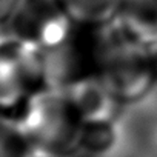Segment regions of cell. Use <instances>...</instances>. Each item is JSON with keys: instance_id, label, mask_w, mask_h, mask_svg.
<instances>
[{"instance_id": "6da1fadb", "label": "cell", "mask_w": 157, "mask_h": 157, "mask_svg": "<svg viewBox=\"0 0 157 157\" xmlns=\"http://www.w3.org/2000/svg\"><path fill=\"white\" fill-rule=\"evenodd\" d=\"M93 66L126 105L143 102L157 88V63L151 48L128 34L117 20L90 28Z\"/></svg>"}, {"instance_id": "7a4b0ae2", "label": "cell", "mask_w": 157, "mask_h": 157, "mask_svg": "<svg viewBox=\"0 0 157 157\" xmlns=\"http://www.w3.org/2000/svg\"><path fill=\"white\" fill-rule=\"evenodd\" d=\"M11 123L36 149L63 157L78 154L85 123L63 90L37 91Z\"/></svg>"}, {"instance_id": "3957f363", "label": "cell", "mask_w": 157, "mask_h": 157, "mask_svg": "<svg viewBox=\"0 0 157 157\" xmlns=\"http://www.w3.org/2000/svg\"><path fill=\"white\" fill-rule=\"evenodd\" d=\"M45 86V52L10 31L0 34V119L14 120Z\"/></svg>"}, {"instance_id": "277c9868", "label": "cell", "mask_w": 157, "mask_h": 157, "mask_svg": "<svg viewBox=\"0 0 157 157\" xmlns=\"http://www.w3.org/2000/svg\"><path fill=\"white\" fill-rule=\"evenodd\" d=\"M8 25L10 33L43 52L68 43L78 28L60 0H22Z\"/></svg>"}, {"instance_id": "5b68a950", "label": "cell", "mask_w": 157, "mask_h": 157, "mask_svg": "<svg viewBox=\"0 0 157 157\" xmlns=\"http://www.w3.org/2000/svg\"><path fill=\"white\" fill-rule=\"evenodd\" d=\"M63 91L85 125L117 123L126 108L108 83L94 71L77 77Z\"/></svg>"}, {"instance_id": "8992f818", "label": "cell", "mask_w": 157, "mask_h": 157, "mask_svg": "<svg viewBox=\"0 0 157 157\" xmlns=\"http://www.w3.org/2000/svg\"><path fill=\"white\" fill-rule=\"evenodd\" d=\"M116 20L136 40L157 48V0H122Z\"/></svg>"}, {"instance_id": "52a82bcc", "label": "cell", "mask_w": 157, "mask_h": 157, "mask_svg": "<svg viewBox=\"0 0 157 157\" xmlns=\"http://www.w3.org/2000/svg\"><path fill=\"white\" fill-rule=\"evenodd\" d=\"M77 26L99 28L116 20L122 0H60Z\"/></svg>"}, {"instance_id": "ba28073f", "label": "cell", "mask_w": 157, "mask_h": 157, "mask_svg": "<svg viewBox=\"0 0 157 157\" xmlns=\"http://www.w3.org/2000/svg\"><path fill=\"white\" fill-rule=\"evenodd\" d=\"M123 143L120 122L85 125L78 152L86 157H111Z\"/></svg>"}, {"instance_id": "9c48e42d", "label": "cell", "mask_w": 157, "mask_h": 157, "mask_svg": "<svg viewBox=\"0 0 157 157\" xmlns=\"http://www.w3.org/2000/svg\"><path fill=\"white\" fill-rule=\"evenodd\" d=\"M31 148L11 122L0 119V157H25Z\"/></svg>"}, {"instance_id": "30bf717a", "label": "cell", "mask_w": 157, "mask_h": 157, "mask_svg": "<svg viewBox=\"0 0 157 157\" xmlns=\"http://www.w3.org/2000/svg\"><path fill=\"white\" fill-rule=\"evenodd\" d=\"M22 0H0V26L8 25Z\"/></svg>"}, {"instance_id": "8fae6325", "label": "cell", "mask_w": 157, "mask_h": 157, "mask_svg": "<svg viewBox=\"0 0 157 157\" xmlns=\"http://www.w3.org/2000/svg\"><path fill=\"white\" fill-rule=\"evenodd\" d=\"M25 157H63V155H57V154H51V152H46V151H42V149H36V148H31Z\"/></svg>"}]
</instances>
